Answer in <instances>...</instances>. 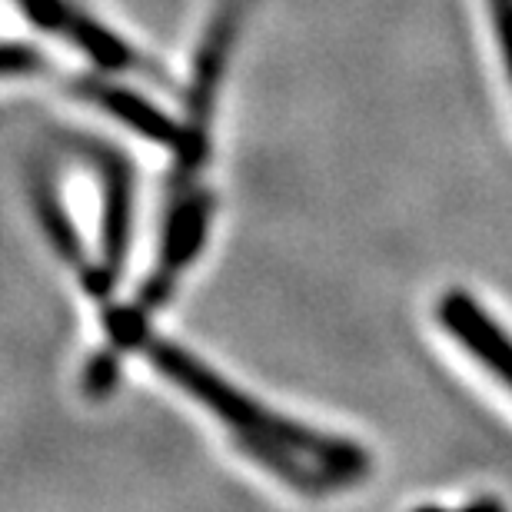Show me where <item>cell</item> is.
Wrapping results in <instances>:
<instances>
[{"label":"cell","instance_id":"obj_1","mask_svg":"<svg viewBox=\"0 0 512 512\" xmlns=\"http://www.w3.org/2000/svg\"><path fill=\"white\" fill-rule=\"evenodd\" d=\"M137 353H143V360L170 386H177L183 396L207 409L220 426H227L230 439L243 449V456H250L256 466L296 493L323 496L360 483L370 473V456L363 446L340 436H326L283 413H273L260 399L247 396L230 380H223L220 373H213L180 343L147 333Z\"/></svg>","mask_w":512,"mask_h":512},{"label":"cell","instance_id":"obj_2","mask_svg":"<svg viewBox=\"0 0 512 512\" xmlns=\"http://www.w3.org/2000/svg\"><path fill=\"white\" fill-rule=\"evenodd\" d=\"M243 20V0H220L213 10L207 34H203L197 47V60H193L190 84L183 90V124H187V143L180 147L177 173H173V187L187 190L203 167L210 153V120L217 110L223 77H227L233 44H237V30Z\"/></svg>","mask_w":512,"mask_h":512},{"label":"cell","instance_id":"obj_3","mask_svg":"<svg viewBox=\"0 0 512 512\" xmlns=\"http://www.w3.org/2000/svg\"><path fill=\"white\" fill-rule=\"evenodd\" d=\"M94 157L97 177H100V247L94 266L80 276L90 300L114 303L110 296L117 293L120 276L127 270L130 243H133V167L130 160L114 147L94 143L87 150Z\"/></svg>","mask_w":512,"mask_h":512},{"label":"cell","instance_id":"obj_4","mask_svg":"<svg viewBox=\"0 0 512 512\" xmlns=\"http://www.w3.org/2000/svg\"><path fill=\"white\" fill-rule=\"evenodd\" d=\"M436 320L449 340L473 360L479 370H486L493 380L512 393V336L489 316L476 296L466 290H449L436 303Z\"/></svg>","mask_w":512,"mask_h":512},{"label":"cell","instance_id":"obj_5","mask_svg":"<svg viewBox=\"0 0 512 512\" xmlns=\"http://www.w3.org/2000/svg\"><path fill=\"white\" fill-rule=\"evenodd\" d=\"M74 94L90 100V104H97L100 110H107L110 117L120 120L130 133H137V137L153 143V147L180 153V147L187 143V124H183V120L170 117L167 110L153 104L150 97H143L130 87H120L114 80L80 77L74 80Z\"/></svg>","mask_w":512,"mask_h":512},{"label":"cell","instance_id":"obj_6","mask_svg":"<svg viewBox=\"0 0 512 512\" xmlns=\"http://www.w3.org/2000/svg\"><path fill=\"white\" fill-rule=\"evenodd\" d=\"M30 197H34V210H37L40 230H44V237L50 240L54 253L64 263L74 266L77 276H84L90 266H94V260L87 256L84 240H80V233L74 227V220H70L64 200L57 197L54 183H50L47 177H37L34 183H30Z\"/></svg>","mask_w":512,"mask_h":512},{"label":"cell","instance_id":"obj_7","mask_svg":"<svg viewBox=\"0 0 512 512\" xmlns=\"http://www.w3.org/2000/svg\"><path fill=\"white\" fill-rule=\"evenodd\" d=\"M64 40H70L80 54L90 57L100 70H107V74H130V70H143L137 50H133L117 30H110L107 24H100V20L87 17V14H80L74 20V27L67 30Z\"/></svg>","mask_w":512,"mask_h":512},{"label":"cell","instance_id":"obj_8","mask_svg":"<svg viewBox=\"0 0 512 512\" xmlns=\"http://www.w3.org/2000/svg\"><path fill=\"white\" fill-rule=\"evenodd\" d=\"M14 4L30 24L57 37H67V30L74 27V20L80 17V10L70 4V0H14Z\"/></svg>","mask_w":512,"mask_h":512},{"label":"cell","instance_id":"obj_9","mask_svg":"<svg viewBox=\"0 0 512 512\" xmlns=\"http://www.w3.org/2000/svg\"><path fill=\"white\" fill-rule=\"evenodd\" d=\"M120 350L107 343V350L94 353L87 360V370H84V393L94 396V399H104L117 389V380H120Z\"/></svg>","mask_w":512,"mask_h":512},{"label":"cell","instance_id":"obj_10","mask_svg":"<svg viewBox=\"0 0 512 512\" xmlns=\"http://www.w3.org/2000/svg\"><path fill=\"white\" fill-rule=\"evenodd\" d=\"M47 70V57L34 44L24 40H0V80L4 77H30Z\"/></svg>","mask_w":512,"mask_h":512},{"label":"cell","instance_id":"obj_11","mask_svg":"<svg viewBox=\"0 0 512 512\" xmlns=\"http://www.w3.org/2000/svg\"><path fill=\"white\" fill-rule=\"evenodd\" d=\"M483 4H486L489 24H493L499 64H503V74H506L509 90H512V0H483Z\"/></svg>","mask_w":512,"mask_h":512}]
</instances>
